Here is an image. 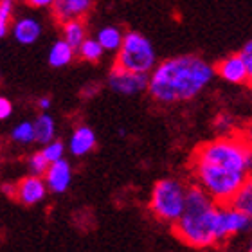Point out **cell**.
I'll return each mask as SVG.
<instances>
[{"instance_id": "1", "label": "cell", "mask_w": 252, "mask_h": 252, "mask_svg": "<svg viewBox=\"0 0 252 252\" xmlns=\"http://www.w3.org/2000/svg\"><path fill=\"white\" fill-rule=\"evenodd\" d=\"M216 76L215 67L194 54H182L155 65L148 92L157 103L173 105L194 99Z\"/></svg>"}, {"instance_id": "2", "label": "cell", "mask_w": 252, "mask_h": 252, "mask_svg": "<svg viewBox=\"0 0 252 252\" xmlns=\"http://www.w3.org/2000/svg\"><path fill=\"white\" fill-rule=\"evenodd\" d=\"M220 204L198 184L189 186L184 213L173 223L175 236L193 249H209L218 245L216 221Z\"/></svg>"}, {"instance_id": "3", "label": "cell", "mask_w": 252, "mask_h": 252, "mask_svg": "<svg viewBox=\"0 0 252 252\" xmlns=\"http://www.w3.org/2000/svg\"><path fill=\"white\" fill-rule=\"evenodd\" d=\"M191 168H193L196 184L205 189L218 204H231V200L236 196L240 188L249 179L247 173L215 162H207V160H198V158H193Z\"/></svg>"}, {"instance_id": "4", "label": "cell", "mask_w": 252, "mask_h": 252, "mask_svg": "<svg viewBox=\"0 0 252 252\" xmlns=\"http://www.w3.org/2000/svg\"><path fill=\"white\" fill-rule=\"evenodd\" d=\"M188 188L182 180L162 179L153 186L150 196V209L158 220L175 223L179 220L186 207Z\"/></svg>"}, {"instance_id": "5", "label": "cell", "mask_w": 252, "mask_h": 252, "mask_svg": "<svg viewBox=\"0 0 252 252\" xmlns=\"http://www.w3.org/2000/svg\"><path fill=\"white\" fill-rule=\"evenodd\" d=\"M116 65L131 72L150 74L157 65V53L144 34L130 31L125 34L121 49L117 51Z\"/></svg>"}, {"instance_id": "6", "label": "cell", "mask_w": 252, "mask_h": 252, "mask_svg": "<svg viewBox=\"0 0 252 252\" xmlns=\"http://www.w3.org/2000/svg\"><path fill=\"white\" fill-rule=\"evenodd\" d=\"M249 231H252V216L236 209L231 204H220V207H218V221H216L218 243H223L229 238Z\"/></svg>"}, {"instance_id": "7", "label": "cell", "mask_w": 252, "mask_h": 252, "mask_svg": "<svg viewBox=\"0 0 252 252\" xmlns=\"http://www.w3.org/2000/svg\"><path fill=\"white\" fill-rule=\"evenodd\" d=\"M148 83H150V74L142 72H131L114 65L108 76V87H110L116 94L121 95H135L141 94L144 90H148Z\"/></svg>"}, {"instance_id": "8", "label": "cell", "mask_w": 252, "mask_h": 252, "mask_svg": "<svg viewBox=\"0 0 252 252\" xmlns=\"http://www.w3.org/2000/svg\"><path fill=\"white\" fill-rule=\"evenodd\" d=\"M49 191V186L45 182V179H42L40 175H31L22 179L16 184V198L18 202L24 205H34L40 204L42 200H45Z\"/></svg>"}, {"instance_id": "9", "label": "cell", "mask_w": 252, "mask_h": 252, "mask_svg": "<svg viewBox=\"0 0 252 252\" xmlns=\"http://www.w3.org/2000/svg\"><path fill=\"white\" fill-rule=\"evenodd\" d=\"M216 76H220L223 81L232 85H243L249 83V70L245 65V60L242 58V54H231L227 58L221 60L215 67Z\"/></svg>"}, {"instance_id": "10", "label": "cell", "mask_w": 252, "mask_h": 252, "mask_svg": "<svg viewBox=\"0 0 252 252\" xmlns=\"http://www.w3.org/2000/svg\"><path fill=\"white\" fill-rule=\"evenodd\" d=\"M94 5V0H54L53 13L60 22L83 18Z\"/></svg>"}, {"instance_id": "11", "label": "cell", "mask_w": 252, "mask_h": 252, "mask_svg": "<svg viewBox=\"0 0 252 252\" xmlns=\"http://www.w3.org/2000/svg\"><path fill=\"white\" fill-rule=\"evenodd\" d=\"M70 180H72V169H70V164L65 158L51 162L47 173H45V182L49 186V191L65 193L67 188L70 186Z\"/></svg>"}, {"instance_id": "12", "label": "cell", "mask_w": 252, "mask_h": 252, "mask_svg": "<svg viewBox=\"0 0 252 252\" xmlns=\"http://www.w3.org/2000/svg\"><path fill=\"white\" fill-rule=\"evenodd\" d=\"M95 133L92 128L89 126H78L74 133L70 135V141H68V150L74 157H83L87 153H90L95 148Z\"/></svg>"}, {"instance_id": "13", "label": "cell", "mask_w": 252, "mask_h": 252, "mask_svg": "<svg viewBox=\"0 0 252 252\" xmlns=\"http://www.w3.org/2000/svg\"><path fill=\"white\" fill-rule=\"evenodd\" d=\"M42 34V24L32 18V16H24L18 18L13 26V36L18 43L22 45H31L40 38Z\"/></svg>"}, {"instance_id": "14", "label": "cell", "mask_w": 252, "mask_h": 252, "mask_svg": "<svg viewBox=\"0 0 252 252\" xmlns=\"http://www.w3.org/2000/svg\"><path fill=\"white\" fill-rule=\"evenodd\" d=\"M74 53H76V49L65 38L58 40V42H54L51 45V49H49V65L54 68L67 67L68 63L74 60Z\"/></svg>"}, {"instance_id": "15", "label": "cell", "mask_w": 252, "mask_h": 252, "mask_svg": "<svg viewBox=\"0 0 252 252\" xmlns=\"http://www.w3.org/2000/svg\"><path fill=\"white\" fill-rule=\"evenodd\" d=\"M97 40L103 45L105 51L108 53H114V51H119L123 45V40H125V34L119 27L116 26H106L101 27L99 32H97Z\"/></svg>"}, {"instance_id": "16", "label": "cell", "mask_w": 252, "mask_h": 252, "mask_svg": "<svg viewBox=\"0 0 252 252\" xmlns=\"http://www.w3.org/2000/svg\"><path fill=\"white\" fill-rule=\"evenodd\" d=\"M34 131H36V142L40 144H47V142L54 141V135H56V123L47 112H43L36 117L34 121Z\"/></svg>"}, {"instance_id": "17", "label": "cell", "mask_w": 252, "mask_h": 252, "mask_svg": "<svg viewBox=\"0 0 252 252\" xmlns=\"http://www.w3.org/2000/svg\"><path fill=\"white\" fill-rule=\"evenodd\" d=\"M63 38L72 45L76 51L79 49V45L87 40V29L85 24L81 20H68L63 24Z\"/></svg>"}, {"instance_id": "18", "label": "cell", "mask_w": 252, "mask_h": 252, "mask_svg": "<svg viewBox=\"0 0 252 252\" xmlns=\"http://www.w3.org/2000/svg\"><path fill=\"white\" fill-rule=\"evenodd\" d=\"M231 205H234L236 209L243 211V213H247L249 216H252V175L245 180V184L240 188L236 196L231 200Z\"/></svg>"}, {"instance_id": "19", "label": "cell", "mask_w": 252, "mask_h": 252, "mask_svg": "<svg viewBox=\"0 0 252 252\" xmlns=\"http://www.w3.org/2000/svg\"><path fill=\"white\" fill-rule=\"evenodd\" d=\"M11 141H15L16 144H31L36 142V131H34V123L24 121L11 130Z\"/></svg>"}, {"instance_id": "20", "label": "cell", "mask_w": 252, "mask_h": 252, "mask_svg": "<svg viewBox=\"0 0 252 252\" xmlns=\"http://www.w3.org/2000/svg\"><path fill=\"white\" fill-rule=\"evenodd\" d=\"M78 53L85 62L94 63V62H97V60H101V56H103V53H105V49H103V45L99 43L97 38H87V40L79 45Z\"/></svg>"}, {"instance_id": "21", "label": "cell", "mask_w": 252, "mask_h": 252, "mask_svg": "<svg viewBox=\"0 0 252 252\" xmlns=\"http://www.w3.org/2000/svg\"><path fill=\"white\" fill-rule=\"evenodd\" d=\"M15 9V0H0V38L9 32V22Z\"/></svg>"}, {"instance_id": "22", "label": "cell", "mask_w": 252, "mask_h": 252, "mask_svg": "<svg viewBox=\"0 0 252 252\" xmlns=\"http://www.w3.org/2000/svg\"><path fill=\"white\" fill-rule=\"evenodd\" d=\"M49 166H51V162L47 160V157L43 155V152H36L32 153L31 157H29V169L32 171V175H45L47 173Z\"/></svg>"}, {"instance_id": "23", "label": "cell", "mask_w": 252, "mask_h": 252, "mask_svg": "<svg viewBox=\"0 0 252 252\" xmlns=\"http://www.w3.org/2000/svg\"><path fill=\"white\" fill-rule=\"evenodd\" d=\"M43 155L47 157L49 162H56V160H62L63 155H65V146H63V142L62 141H51L47 142L45 146H43Z\"/></svg>"}, {"instance_id": "24", "label": "cell", "mask_w": 252, "mask_h": 252, "mask_svg": "<svg viewBox=\"0 0 252 252\" xmlns=\"http://www.w3.org/2000/svg\"><path fill=\"white\" fill-rule=\"evenodd\" d=\"M242 58L245 60V65H247V70H249V83L252 85V40H249L242 49Z\"/></svg>"}, {"instance_id": "25", "label": "cell", "mask_w": 252, "mask_h": 252, "mask_svg": "<svg viewBox=\"0 0 252 252\" xmlns=\"http://www.w3.org/2000/svg\"><path fill=\"white\" fill-rule=\"evenodd\" d=\"M232 123H234V119H232L231 116H227V114H221V116L216 117V130L221 131V133H227V131L232 130Z\"/></svg>"}, {"instance_id": "26", "label": "cell", "mask_w": 252, "mask_h": 252, "mask_svg": "<svg viewBox=\"0 0 252 252\" xmlns=\"http://www.w3.org/2000/svg\"><path fill=\"white\" fill-rule=\"evenodd\" d=\"M11 114H13V103H11L7 97H2V95H0V121L9 119Z\"/></svg>"}, {"instance_id": "27", "label": "cell", "mask_w": 252, "mask_h": 252, "mask_svg": "<svg viewBox=\"0 0 252 252\" xmlns=\"http://www.w3.org/2000/svg\"><path fill=\"white\" fill-rule=\"evenodd\" d=\"M26 2L32 7H49L54 4V0H26Z\"/></svg>"}, {"instance_id": "28", "label": "cell", "mask_w": 252, "mask_h": 252, "mask_svg": "<svg viewBox=\"0 0 252 252\" xmlns=\"http://www.w3.org/2000/svg\"><path fill=\"white\" fill-rule=\"evenodd\" d=\"M38 108L42 112H47L49 108H51V97H47V95H45V97H40V99H38Z\"/></svg>"}, {"instance_id": "29", "label": "cell", "mask_w": 252, "mask_h": 252, "mask_svg": "<svg viewBox=\"0 0 252 252\" xmlns=\"http://www.w3.org/2000/svg\"><path fill=\"white\" fill-rule=\"evenodd\" d=\"M242 137L245 139V142H247L249 146L252 148V123H251V125H247V128L242 131Z\"/></svg>"}, {"instance_id": "30", "label": "cell", "mask_w": 252, "mask_h": 252, "mask_svg": "<svg viewBox=\"0 0 252 252\" xmlns=\"http://www.w3.org/2000/svg\"><path fill=\"white\" fill-rule=\"evenodd\" d=\"M2 189H4V193L9 194V196H15V194H16V186L4 184V186H2Z\"/></svg>"}, {"instance_id": "31", "label": "cell", "mask_w": 252, "mask_h": 252, "mask_svg": "<svg viewBox=\"0 0 252 252\" xmlns=\"http://www.w3.org/2000/svg\"><path fill=\"white\" fill-rule=\"evenodd\" d=\"M249 251H251V252H252V242H251V247H249Z\"/></svg>"}]
</instances>
